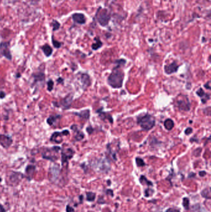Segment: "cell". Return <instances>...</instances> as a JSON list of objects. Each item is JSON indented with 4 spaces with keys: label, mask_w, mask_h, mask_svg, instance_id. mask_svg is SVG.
I'll use <instances>...</instances> for the list:
<instances>
[{
    "label": "cell",
    "mask_w": 211,
    "mask_h": 212,
    "mask_svg": "<svg viewBox=\"0 0 211 212\" xmlns=\"http://www.w3.org/2000/svg\"><path fill=\"white\" fill-rule=\"evenodd\" d=\"M120 67L116 66L113 68L111 73L107 79L108 84L114 89L121 88L125 78V74L120 69Z\"/></svg>",
    "instance_id": "1"
},
{
    "label": "cell",
    "mask_w": 211,
    "mask_h": 212,
    "mask_svg": "<svg viewBox=\"0 0 211 212\" xmlns=\"http://www.w3.org/2000/svg\"><path fill=\"white\" fill-rule=\"evenodd\" d=\"M137 123L143 130L149 131L155 126L156 119L153 115L146 114L137 117Z\"/></svg>",
    "instance_id": "2"
},
{
    "label": "cell",
    "mask_w": 211,
    "mask_h": 212,
    "mask_svg": "<svg viewBox=\"0 0 211 212\" xmlns=\"http://www.w3.org/2000/svg\"><path fill=\"white\" fill-rule=\"evenodd\" d=\"M61 150V148L58 146L45 148L42 152V157L43 159L55 162L59 158L58 154Z\"/></svg>",
    "instance_id": "3"
},
{
    "label": "cell",
    "mask_w": 211,
    "mask_h": 212,
    "mask_svg": "<svg viewBox=\"0 0 211 212\" xmlns=\"http://www.w3.org/2000/svg\"><path fill=\"white\" fill-rule=\"evenodd\" d=\"M24 179H25V176L23 173L12 171L8 176L7 184L8 186L15 187L19 186Z\"/></svg>",
    "instance_id": "4"
},
{
    "label": "cell",
    "mask_w": 211,
    "mask_h": 212,
    "mask_svg": "<svg viewBox=\"0 0 211 212\" xmlns=\"http://www.w3.org/2000/svg\"><path fill=\"white\" fill-rule=\"evenodd\" d=\"M96 18L100 26L105 27L108 24L111 19V16L107 9L100 8L96 13Z\"/></svg>",
    "instance_id": "5"
},
{
    "label": "cell",
    "mask_w": 211,
    "mask_h": 212,
    "mask_svg": "<svg viewBox=\"0 0 211 212\" xmlns=\"http://www.w3.org/2000/svg\"><path fill=\"white\" fill-rule=\"evenodd\" d=\"M176 107L180 110L183 111H189L191 109V104L187 96L182 95L178 96L175 101Z\"/></svg>",
    "instance_id": "6"
},
{
    "label": "cell",
    "mask_w": 211,
    "mask_h": 212,
    "mask_svg": "<svg viewBox=\"0 0 211 212\" xmlns=\"http://www.w3.org/2000/svg\"><path fill=\"white\" fill-rule=\"evenodd\" d=\"M75 154V151L71 148L62 149L61 151V166H64V164H68V161L72 159Z\"/></svg>",
    "instance_id": "7"
},
{
    "label": "cell",
    "mask_w": 211,
    "mask_h": 212,
    "mask_svg": "<svg viewBox=\"0 0 211 212\" xmlns=\"http://www.w3.org/2000/svg\"><path fill=\"white\" fill-rule=\"evenodd\" d=\"M9 42H2L0 43V54L9 61L12 60V55L9 49Z\"/></svg>",
    "instance_id": "8"
},
{
    "label": "cell",
    "mask_w": 211,
    "mask_h": 212,
    "mask_svg": "<svg viewBox=\"0 0 211 212\" xmlns=\"http://www.w3.org/2000/svg\"><path fill=\"white\" fill-rule=\"evenodd\" d=\"M69 135V132L68 130H64L62 132H55L52 135L50 141L56 144H59L63 141V136Z\"/></svg>",
    "instance_id": "9"
},
{
    "label": "cell",
    "mask_w": 211,
    "mask_h": 212,
    "mask_svg": "<svg viewBox=\"0 0 211 212\" xmlns=\"http://www.w3.org/2000/svg\"><path fill=\"white\" fill-rule=\"evenodd\" d=\"M13 143V140L9 136L0 134V145L4 149H8Z\"/></svg>",
    "instance_id": "10"
},
{
    "label": "cell",
    "mask_w": 211,
    "mask_h": 212,
    "mask_svg": "<svg viewBox=\"0 0 211 212\" xmlns=\"http://www.w3.org/2000/svg\"><path fill=\"white\" fill-rule=\"evenodd\" d=\"M36 166L33 164H28L25 169V179L28 181H31L34 177L36 172Z\"/></svg>",
    "instance_id": "11"
},
{
    "label": "cell",
    "mask_w": 211,
    "mask_h": 212,
    "mask_svg": "<svg viewBox=\"0 0 211 212\" xmlns=\"http://www.w3.org/2000/svg\"><path fill=\"white\" fill-rule=\"evenodd\" d=\"M73 99V95L69 94L67 95L65 98L62 99L59 102V106L64 110H67L69 109L71 106Z\"/></svg>",
    "instance_id": "12"
},
{
    "label": "cell",
    "mask_w": 211,
    "mask_h": 212,
    "mask_svg": "<svg viewBox=\"0 0 211 212\" xmlns=\"http://www.w3.org/2000/svg\"><path fill=\"white\" fill-rule=\"evenodd\" d=\"M59 174V168L57 165H54L49 169V179L52 183H55Z\"/></svg>",
    "instance_id": "13"
},
{
    "label": "cell",
    "mask_w": 211,
    "mask_h": 212,
    "mask_svg": "<svg viewBox=\"0 0 211 212\" xmlns=\"http://www.w3.org/2000/svg\"><path fill=\"white\" fill-rule=\"evenodd\" d=\"M179 68V65L176 62H173L169 65H165L164 67V71L166 74L170 75L177 72Z\"/></svg>",
    "instance_id": "14"
},
{
    "label": "cell",
    "mask_w": 211,
    "mask_h": 212,
    "mask_svg": "<svg viewBox=\"0 0 211 212\" xmlns=\"http://www.w3.org/2000/svg\"><path fill=\"white\" fill-rule=\"evenodd\" d=\"M73 21L78 24H84L86 23V18L82 13H74L72 16Z\"/></svg>",
    "instance_id": "15"
},
{
    "label": "cell",
    "mask_w": 211,
    "mask_h": 212,
    "mask_svg": "<svg viewBox=\"0 0 211 212\" xmlns=\"http://www.w3.org/2000/svg\"><path fill=\"white\" fill-rule=\"evenodd\" d=\"M79 80L82 84V86L84 87V89H85L87 87L91 85V79L89 75L87 73H82L80 75Z\"/></svg>",
    "instance_id": "16"
},
{
    "label": "cell",
    "mask_w": 211,
    "mask_h": 212,
    "mask_svg": "<svg viewBox=\"0 0 211 212\" xmlns=\"http://www.w3.org/2000/svg\"><path fill=\"white\" fill-rule=\"evenodd\" d=\"M32 78L33 79V84H36L38 82H42L45 81V75L42 72H39L37 73H34L32 75Z\"/></svg>",
    "instance_id": "17"
},
{
    "label": "cell",
    "mask_w": 211,
    "mask_h": 212,
    "mask_svg": "<svg viewBox=\"0 0 211 212\" xmlns=\"http://www.w3.org/2000/svg\"><path fill=\"white\" fill-rule=\"evenodd\" d=\"M196 94L201 98V102L203 104L206 103L207 101L210 99V94L206 93L201 87L196 91Z\"/></svg>",
    "instance_id": "18"
},
{
    "label": "cell",
    "mask_w": 211,
    "mask_h": 212,
    "mask_svg": "<svg viewBox=\"0 0 211 212\" xmlns=\"http://www.w3.org/2000/svg\"><path fill=\"white\" fill-rule=\"evenodd\" d=\"M71 129L73 130L76 133V135L75 136V139L76 141H81L84 138V134L80 130H78V126L76 125H73L71 127Z\"/></svg>",
    "instance_id": "19"
},
{
    "label": "cell",
    "mask_w": 211,
    "mask_h": 212,
    "mask_svg": "<svg viewBox=\"0 0 211 212\" xmlns=\"http://www.w3.org/2000/svg\"><path fill=\"white\" fill-rule=\"evenodd\" d=\"M75 115L78 116L80 119H82L84 120H89L90 118V110L89 109H85L80 111L79 112H75L74 113Z\"/></svg>",
    "instance_id": "20"
},
{
    "label": "cell",
    "mask_w": 211,
    "mask_h": 212,
    "mask_svg": "<svg viewBox=\"0 0 211 212\" xmlns=\"http://www.w3.org/2000/svg\"><path fill=\"white\" fill-rule=\"evenodd\" d=\"M61 118V115H50L49 117L47 119V123L50 126H52L54 124H56L58 122V120H59Z\"/></svg>",
    "instance_id": "21"
},
{
    "label": "cell",
    "mask_w": 211,
    "mask_h": 212,
    "mask_svg": "<svg viewBox=\"0 0 211 212\" xmlns=\"http://www.w3.org/2000/svg\"><path fill=\"white\" fill-rule=\"evenodd\" d=\"M41 49L47 57L50 56L53 53V49L49 44H45L41 47Z\"/></svg>",
    "instance_id": "22"
},
{
    "label": "cell",
    "mask_w": 211,
    "mask_h": 212,
    "mask_svg": "<svg viewBox=\"0 0 211 212\" xmlns=\"http://www.w3.org/2000/svg\"><path fill=\"white\" fill-rule=\"evenodd\" d=\"M99 113V117L103 120H105L106 119H107V120L111 123L112 124L113 123V118L111 117V116L110 115H108V114L106 113H104L102 111H100L99 110H97V113Z\"/></svg>",
    "instance_id": "23"
},
{
    "label": "cell",
    "mask_w": 211,
    "mask_h": 212,
    "mask_svg": "<svg viewBox=\"0 0 211 212\" xmlns=\"http://www.w3.org/2000/svg\"><path fill=\"white\" fill-rule=\"evenodd\" d=\"M175 124L173 120L171 119H167L164 122V127L167 130H171L174 127Z\"/></svg>",
    "instance_id": "24"
},
{
    "label": "cell",
    "mask_w": 211,
    "mask_h": 212,
    "mask_svg": "<svg viewBox=\"0 0 211 212\" xmlns=\"http://www.w3.org/2000/svg\"><path fill=\"white\" fill-rule=\"evenodd\" d=\"M139 182L142 185H147V186H153V183L150 181L149 180H148L144 176L142 175L140 176L139 178Z\"/></svg>",
    "instance_id": "25"
},
{
    "label": "cell",
    "mask_w": 211,
    "mask_h": 212,
    "mask_svg": "<svg viewBox=\"0 0 211 212\" xmlns=\"http://www.w3.org/2000/svg\"><path fill=\"white\" fill-rule=\"evenodd\" d=\"M201 194L202 195V197H203L205 199H211V188L210 187H208L204 188V190H202V192H201Z\"/></svg>",
    "instance_id": "26"
},
{
    "label": "cell",
    "mask_w": 211,
    "mask_h": 212,
    "mask_svg": "<svg viewBox=\"0 0 211 212\" xmlns=\"http://www.w3.org/2000/svg\"><path fill=\"white\" fill-rule=\"evenodd\" d=\"M95 40H96V42L92 45V49L94 50H97L99 49L102 46L103 44L99 38H95Z\"/></svg>",
    "instance_id": "27"
},
{
    "label": "cell",
    "mask_w": 211,
    "mask_h": 212,
    "mask_svg": "<svg viewBox=\"0 0 211 212\" xmlns=\"http://www.w3.org/2000/svg\"><path fill=\"white\" fill-rule=\"evenodd\" d=\"M96 194L94 192H86V200L88 202H94L95 199Z\"/></svg>",
    "instance_id": "28"
},
{
    "label": "cell",
    "mask_w": 211,
    "mask_h": 212,
    "mask_svg": "<svg viewBox=\"0 0 211 212\" xmlns=\"http://www.w3.org/2000/svg\"><path fill=\"white\" fill-rule=\"evenodd\" d=\"M136 163L138 167H144L146 166V163L144 160L139 157L136 158Z\"/></svg>",
    "instance_id": "29"
},
{
    "label": "cell",
    "mask_w": 211,
    "mask_h": 212,
    "mask_svg": "<svg viewBox=\"0 0 211 212\" xmlns=\"http://www.w3.org/2000/svg\"><path fill=\"white\" fill-rule=\"evenodd\" d=\"M183 206L185 210H188L189 209V200L188 197H184L183 199Z\"/></svg>",
    "instance_id": "30"
},
{
    "label": "cell",
    "mask_w": 211,
    "mask_h": 212,
    "mask_svg": "<svg viewBox=\"0 0 211 212\" xmlns=\"http://www.w3.org/2000/svg\"><path fill=\"white\" fill-rule=\"evenodd\" d=\"M50 25L53 27V31L58 30L60 27V24L56 20H53L52 22L51 23Z\"/></svg>",
    "instance_id": "31"
},
{
    "label": "cell",
    "mask_w": 211,
    "mask_h": 212,
    "mask_svg": "<svg viewBox=\"0 0 211 212\" xmlns=\"http://www.w3.org/2000/svg\"><path fill=\"white\" fill-rule=\"evenodd\" d=\"M52 44H53L54 47H55L56 49H59V48H60V47H61V45H62V43H61V42H58V40H55V39L53 38V37H52Z\"/></svg>",
    "instance_id": "32"
},
{
    "label": "cell",
    "mask_w": 211,
    "mask_h": 212,
    "mask_svg": "<svg viewBox=\"0 0 211 212\" xmlns=\"http://www.w3.org/2000/svg\"><path fill=\"white\" fill-rule=\"evenodd\" d=\"M53 86H54V82L53 80H49L47 82V89L49 91L51 92L52 91L53 89Z\"/></svg>",
    "instance_id": "33"
},
{
    "label": "cell",
    "mask_w": 211,
    "mask_h": 212,
    "mask_svg": "<svg viewBox=\"0 0 211 212\" xmlns=\"http://www.w3.org/2000/svg\"><path fill=\"white\" fill-rule=\"evenodd\" d=\"M126 60L125 59H120V60H116L115 63L116 64V66H119L120 67L121 66H123L124 65H125L126 63Z\"/></svg>",
    "instance_id": "34"
},
{
    "label": "cell",
    "mask_w": 211,
    "mask_h": 212,
    "mask_svg": "<svg viewBox=\"0 0 211 212\" xmlns=\"http://www.w3.org/2000/svg\"><path fill=\"white\" fill-rule=\"evenodd\" d=\"M202 152V149L201 148H198L197 149H196L193 153V155L194 156H196V157H198L201 155V153Z\"/></svg>",
    "instance_id": "35"
},
{
    "label": "cell",
    "mask_w": 211,
    "mask_h": 212,
    "mask_svg": "<svg viewBox=\"0 0 211 212\" xmlns=\"http://www.w3.org/2000/svg\"><path fill=\"white\" fill-rule=\"evenodd\" d=\"M66 212H75V209L72 207H71L69 205H67L66 207Z\"/></svg>",
    "instance_id": "36"
},
{
    "label": "cell",
    "mask_w": 211,
    "mask_h": 212,
    "mask_svg": "<svg viewBox=\"0 0 211 212\" xmlns=\"http://www.w3.org/2000/svg\"><path fill=\"white\" fill-rule=\"evenodd\" d=\"M165 212H180V211L177 209H175V208H169Z\"/></svg>",
    "instance_id": "37"
},
{
    "label": "cell",
    "mask_w": 211,
    "mask_h": 212,
    "mask_svg": "<svg viewBox=\"0 0 211 212\" xmlns=\"http://www.w3.org/2000/svg\"><path fill=\"white\" fill-rule=\"evenodd\" d=\"M192 132H193V129L190 127H188L185 130V133L186 135H189L192 133Z\"/></svg>",
    "instance_id": "38"
},
{
    "label": "cell",
    "mask_w": 211,
    "mask_h": 212,
    "mask_svg": "<svg viewBox=\"0 0 211 212\" xmlns=\"http://www.w3.org/2000/svg\"><path fill=\"white\" fill-rule=\"evenodd\" d=\"M0 212H7V210L4 207V206L0 203Z\"/></svg>",
    "instance_id": "39"
},
{
    "label": "cell",
    "mask_w": 211,
    "mask_h": 212,
    "mask_svg": "<svg viewBox=\"0 0 211 212\" xmlns=\"http://www.w3.org/2000/svg\"><path fill=\"white\" fill-rule=\"evenodd\" d=\"M93 130H94V129L92 127H89L86 129V131H87V132L89 133V134H91L92 133L94 132Z\"/></svg>",
    "instance_id": "40"
},
{
    "label": "cell",
    "mask_w": 211,
    "mask_h": 212,
    "mask_svg": "<svg viewBox=\"0 0 211 212\" xmlns=\"http://www.w3.org/2000/svg\"><path fill=\"white\" fill-rule=\"evenodd\" d=\"M210 81H208V82H206V84H205L204 85V87L205 88H206L207 89H211V86H210Z\"/></svg>",
    "instance_id": "41"
},
{
    "label": "cell",
    "mask_w": 211,
    "mask_h": 212,
    "mask_svg": "<svg viewBox=\"0 0 211 212\" xmlns=\"http://www.w3.org/2000/svg\"><path fill=\"white\" fill-rule=\"evenodd\" d=\"M206 171H200L199 172V176H201V177H204V176H205L206 175Z\"/></svg>",
    "instance_id": "42"
},
{
    "label": "cell",
    "mask_w": 211,
    "mask_h": 212,
    "mask_svg": "<svg viewBox=\"0 0 211 212\" xmlns=\"http://www.w3.org/2000/svg\"><path fill=\"white\" fill-rule=\"evenodd\" d=\"M106 192H109V193H106V194H110L111 197H113V192L112 190L108 189L106 190Z\"/></svg>",
    "instance_id": "43"
},
{
    "label": "cell",
    "mask_w": 211,
    "mask_h": 212,
    "mask_svg": "<svg viewBox=\"0 0 211 212\" xmlns=\"http://www.w3.org/2000/svg\"><path fill=\"white\" fill-rule=\"evenodd\" d=\"M5 96H6L5 93H4L3 91H0V99H3L5 98Z\"/></svg>",
    "instance_id": "44"
},
{
    "label": "cell",
    "mask_w": 211,
    "mask_h": 212,
    "mask_svg": "<svg viewBox=\"0 0 211 212\" xmlns=\"http://www.w3.org/2000/svg\"><path fill=\"white\" fill-rule=\"evenodd\" d=\"M83 199H84V196H83L82 195H80V196H79V200H80V204H82V203Z\"/></svg>",
    "instance_id": "45"
},
{
    "label": "cell",
    "mask_w": 211,
    "mask_h": 212,
    "mask_svg": "<svg viewBox=\"0 0 211 212\" xmlns=\"http://www.w3.org/2000/svg\"><path fill=\"white\" fill-rule=\"evenodd\" d=\"M57 82L58 83H63V79L61 78H59L58 80H57Z\"/></svg>",
    "instance_id": "46"
}]
</instances>
